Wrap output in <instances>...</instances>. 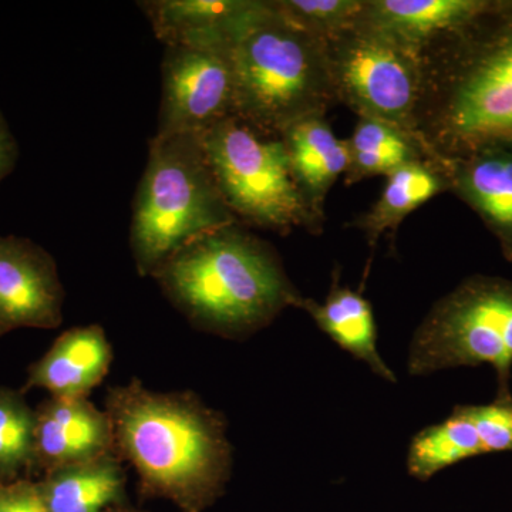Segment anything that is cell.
I'll return each mask as SVG.
<instances>
[{"instance_id":"52a82bcc","label":"cell","mask_w":512,"mask_h":512,"mask_svg":"<svg viewBox=\"0 0 512 512\" xmlns=\"http://www.w3.org/2000/svg\"><path fill=\"white\" fill-rule=\"evenodd\" d=\"M200 138L218 191L234 217L276 229L301 222L305 200L284 140L269 137L237 116Z\"/></svg>"},{"instance_id":"7c38bea8","label":"cell","mask_w":512,"mask_h":512,"mask_svg":"<svg viewBox=\"0 0 512 512\" xmlns=\"http://www.w3.org/2000/svg\"><path fill=\"white\" fill-rule=\"evenodd\" d=\"M113 349L99 325L62 333L52 348L29 367L23 393L46 390L50 397H87L109 373Z\"/></svg>"},{"instance_id":"5bb4252c","label":"cell","mask_w":512,"mask_h":512,"mask_svg":"<svg viewBox=\"0 0 512 512\" xmlns=\"http://www.w3.org/2000/svg\"><path fill=\"white\" fill-rule=\"evenodd\" d=\"M256 2L235 0H148L138 2L164 46L231 47Z\"/></svg>"},{"instance_id":"6da1fadb","label":"cell","mask_w":512,"mask_h":512,"mask_svg":"<svg viewBox=\"0 0 512 512\" xmlns=\"http://www.w3.org/2000/svg\"><path fill=\"white\" fill-rule=\"evenodd\" d=\"M114 451L141 485L200 507L228 480L232 448L227 420L191 392L160 393L133 379L107 393Z\"/></svg>"},{"instance_id":"7a4b0ae2","label":"cell","mask_w":512,"mask_h":512,"mask_svg":"<svg viewBox=\"0 0 512 512\" xmlns=\"http://www.w3.org/2000/svg\"><path fill=\"white\" fill-rule=\"evenodd\" d=\"M153 278L192 325L224 338L252 335L301 299L274 255L234 224L192 239Z\"/></svg>"},{"instance_id":"277c9868","label":"cell","mask_w":512,"mask_h":512,"mask_svg":"<svg viewBox=\"0 0 512 512\" xmlns=\"http://www.w3.org/2000/svg\"><path fill=\"white\" fill-rule=\"evenodd\" d=\"M456 30L444 140L461 158L490 148L512 151V2H488Z\"/></svg>"},{"instance_id":"e0dca14e","label":"cell","mask_w":512,"mask_h":512,"mask_svg":"<svg viewBox=\"0 0 512 512\" xmlns=\"http://www.w3.org/2000/svg\"><path fill=\"white\" fill-rule=\"evenodd\" d=\"M123 461L116 451L47 473L39 484L49 512H101L116 503L126 487Z\"/></svg>"},{"instance_id":"9c48e42d","label":"cell","mask_w":512,"mask_h":512,"mask_svg":"<svg viewBox=\"0 0 512 512\" xmlns=\"http://www.w3.org/2000/svg\"><path fill=\"white\" fill-rule=\"evenodd\" d=\"M512 453V394L487 404H457L446 420L420 430L410 443V476L426 481L484 454Z\"/></svg>"},{"instance_id":"603a6c76","label":"cell","mask_w":512,"mask_h":512,"mask_svg":"<svg viewBox=\"0 0 512 512\" xmlns=\"http://www.w3.org/2000/svg\"><path fill=\"white\" fill-rule=\"evenodd\" d=\"M0 512H49L39 484L26 478L0 480Z\"/></svg>"},{"instance_id":"ffe728a7","label":"cell","mask_w":512,"mask_h":512,"mask_svg":"<svg viewBox=\"0 0 512 512\" xmlns=\"http://www.w3.org/2000/svg\"><path fill=\"white\" fill-rule=\"evenodd\" d=\"M480 0H383L379 18L404 35L423 36L433 30L458 29L487 6Z\"/></svg>"},{"instance_id":"cb8c5ba5","label":"cell","mask_w":512,"mask_h":512,"mask_svg":"<svg viewBox=\"0 0 512 512\" xmlns=\"http://www.w3.org/2000/svg\"><path fill=\"white\" fill-rule=\"evenodd\" d=\"M19 157V147L16 138L0 113V181L8 177L15 168Z\"/></svg>"},{"instance_id":"d6986e66","label":"cell","mask_w":512,"mask_h":512,"mask_svg":"<svg viewBox=\"0 0 512 512\" xmlns=\"http://www.w3.org/2000/svg\"><path fill=\"white\" fill-rule=\"evenodd\" d=\"M36 468V410L25 394L0 387V480L15 481Z\"/></svg>"},{"instance_id":"8fae6325","label":"cell","mask_w":512,"mask_h":512,"mask_svg":"<svg viewBox=\"0 0 512 512\" xmlns=\"http://www.w3.org/2000/svg\"><path fill=\"white\" fill-rule=\"evenodd\" d=\"M106 410L89 397H49L36 409V468L52 473L113 453Z\"/></svg>"},{"instance_id":"7402d4cb","label":"cell","mask_w":512,"mask_h":512,"mask_svg":"<svg viewBox=\"0 0 512 512\" xmlns=\"http://www.w3.org/2000/svg\"><path fill=\"white\" fill-rule=\"evenodd\" d=\"M350 154L363 173L390 174L407 163L410 148L399 133L383 121L366 119L357 124Z\"/></svg>"},{"instance_id":"2e32d148","label":"cell","mask_w":512,"mask_h":512,"mask_svg":"<svg viewBox=\"0 0 512 512\" xmlns=\"http://www.w3.org/2000/svg\"><path fill=\"white\" fill-rule=\"evenodd\" d=\"M457 185L512 259V151L490 148L463 158Z\"/></svg>"},{"instance_id":"ac0fdd59","label":"cell","mask_w":512,"mask_h":512,"mask_svg":"<svg viewBox=\"0 0 512 512\" xmlns=\"http://www.w3.org/2000/svg\"><path fill=\"white\" fill-rule=\"evenodd\" d=\"M282 140L291 158L293 177L302 194L306 191L318 197L328 190L352 160L350 147L315 117L296 120L286 128Z\"/></svg>"},{"instance_id":"ba28073f","label":"cell","mask_w":512,"mask_h":512,"mask_svg":"<svg viewBox=\"0 0 512 512\" xmlns=\"http://www.w3.org/2000/svg\"><path fill=\"white\" fill-rule=\"evenodd\" d=\"M157 136L201 137L235 116L231 47L165 46Z\"/></svg>"},{"instance_id":"4fadbf2b","label":"cell","mask_w":512,"mask_h":512,"mask_svg":"<svg viewBox=\"0 0 512 512\" xmlns=\"http://www.w3.org/2000/svg\"><path fill=\"white\" fill-rule=\"evenodd\" d=\"M342 77L356 101L382 119H400L412 106V69L382 40H360L353 46L343 59Z\"/></svg>"},{"instance_id":"3957f363","label":"cell","mask_w":512,"mask_h":512,"mask_svg":"<svg viewBox=\"0 0 512 512\" xmlns=\"http://www.w3.org/2000/svg\"><path fill=\"white\" fill-rule=\"evenodd\" d=\"M234 220L212 177L200 137L151 138L130 228L138 275L153 278L178 249Z\"/></svg>"},{"instance_id":"9a60e30c","label":"cell","mask_w":512,"mask_h":512,"mask_svg":"<svg viewBox=\"0 0 512 512\" xmlns=\"http://www.w3.org/2000/svg\"><path fill=\"white\" fill-rule=\"evenodd\" d=\"M296 305L311 313L318 328L340 348L366 363L375 375L396 383L393 370L386 365L377 348V326L372 306L360 293L335 286L322 305L303 299H299Z\"/></svg>"},{"instance_id":"44dd1931","label":"cell","mask_w":512,"mask_h":512,"mask_svg":"<svg viewBox=\"0 0 512 512\" xmlns=\"http://www.w3.org/2000/svg\"><path fill=\"white\" fill-rule=\"evenodd\" d=\"M440 190V181L421 165L404 163L390 173L382 198L373 215V227L399 221L414 208L429 201Z\"/></svg>"},{"instance_id":"30bf717a","label":"cell","mask_w":512,"mask_h":512,"mask_svg":"<svg viewBox=\"0 0 512 512\" xmlns=\"http://www.w3.org/2000/svg\"><path fill=\"white\" fill-rule=\"evenodd\" d=\"M64 288L53 256L28 238L0 237V336L18 329H56Z\"/></svg>"},{"instance_id":"8992f818","label":"cell","mask_w":512,"mask_h":512,"mask_svg":"<svg viewBox=\"0 0 512 512\" xmlns=\"http://www.w3.org/2000/svg\"><path fill=\"white\" fill-rule=\"evenodd\" d=\"M493 367L498 396L511 394L512 281L473 276L437 303L412 340L407 369L426 376L453 367Z\"/></svg>"},{"instance_id":"5b68a950","label":"cell","mask_w":512,"mask_h":512,"mask_svg":"<svg viewBox=\"0 0 512 512\" xmlns=\"http://www.w3.org/2000/svg\"><path fill=\"white\" fill-rule=\"evenodd\" d=\"M235 116L262 133L309 116L318 94V57L302 26L274 3H258L231 45Z\"/></svg>"}]
</instances>
